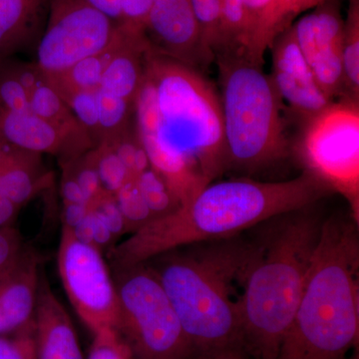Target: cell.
<instances>
[{"mask_svg":"<svg viewBox=\"0 0 359 359\" xmlns=\"http://www.w3.org/2000/svg\"><path fill=\"white\" fill-rule=\"evenodd\" d=\"M133 106L151 168L182 205L228 171L221 99L204 72L151 48Z\"/></svg>","mask_w":359,"mask_h":359,"instance_id":"obj_1","label":"cell"},{"mask_svg":"<svg viewBox=\"0 0 359 359\" xmlns=\"http://www.w3.org/2000/svg\"><path fill=\"white\" fill-rule=\"evenodd\" d=\"M332 194L302 170L297 178L212 182L178 211L150 222L108 252L111 268L143 264L168 250L233 237L271 218L318 204Z\"/></svg>","mask_w":359,"mask_h":359,"instance_id":"obj_2","label":"cell"},{"mask_svg":"<svg viewBox=\"0 0 359 359\" xmlns=\"http://www.w3.org/2000/svg\"><path fill=\"white\" fill-rule=\"evenodd\" d=\"M241 235L184 245L146 262L176 311L193 355L243 349L240 302L256 257Z\"/></svg>","mask_w":359,"mask_h":359,"instance_id":"obj_3","label":"cell"},{"mask_svg":"<svg viewBox=\"0 0 359 359\" xmlns=\"http://www.w3.org/2000/svg\"><path fill=\"white\" fill-rule=\"evenodd\" d=\"M309 205L266 221L240 302L243 351L276 359L306 285L325 217Z\"/></svg>","mask_w":359,"mask_h":359,"instance_id":"obj_4","label":"cell"},{"mask_svg":"<svg viewBox=\"0 0 359 359\" xmlns=\"http://www.w3.org/2000/svg\"><path fill=\"white\" fill-rule=\"evenodd\" d=\"M358 221L325 219L299 306L276 359H346L358 346Z\"/></svg>","mask_w":359,"mask_h":359,"instance_id":"obj_5","label":"cell"},{"mask_svg":"<svg viewBox=\"0 0 359 359\" xmlns=\"http://www.w3.org/2000/svg\"><path fill=\"white\" fill-rule=\"evenodd\" d=\"M215 62L228 170L257 173L289 157L285 104L264 66L242 53L221 54Z\"/></svg>","mask_w":359,"mask_h":359,"instance_id":"obj_6","label":"cell"},{"mask_svg":"<svg viewBox=\"0 0 359 359\" xmlns=\"http://www.w3.org/2000/svg\"><path fill=\"white\" fill-rule=\"evenodd\" d=\"M117 289V332L135 359H188L193 355L169 297L147 263L111 268Z\"/></svg>","mask_w":359,"mask_h":359,"instance_id":"obj_7","label":"cell"},{"mask_svg":"<svg viewBox=\"0 0 359 359\" xmlns=\"http://www.w3.org/2000/svg\"><path fill=\"white\" fill-rule=\"evenodd\" d=\"M292 152L332 193L344 196L358 219L359 101L340 98L302 118Z\"/></svg>","mask_w":359,"mask_h":359,"instance_id":"obj_8","label":"cell"},{"mask_svg":"<svg viewBox=\"0 0 359 359\" xmlns=\"http://www.w3.org/2000/svg\"><path fill=\"white\" fill-rule=\"evenodd\" d=\"M57 266L71 306L92 334L117 330V289L104 254L93 245L80 242L69 229L62 226Z\"/></svg>","mask_w":359,"mask_h":359,"instance_id":"obj_9","label":"cell"},{"mask_svg":"<svg viewBox=\"0 0 359 359\" xmlns=\"http://www.w3.org/2000/svg\"><path fill=\"white\" fill-rule=\"evenodd\" d=\"M50 15L37 48L36 66L45 76L61 74L82 59L105 50L119 23L84 0H49Z\"/></svg>","mask_w":359,"mask_h":359,"instance_id":"obj_10","label":"cell"},{"mask_svg":"<svg viewBox=\"0 0 359 359\" xmlns=\"http://www.w3.org/2000/svg\"><path fill=\"white\" fill-rule=\"evenodd\" d=\"M295 40L325 95L332 101L347 96L342 62L344 18L340 0H327L292 25Z\"/></svg>","mask_w":359,"mask_h":359,"instance_id":"obj_11","label":"cell"},{"mask_svg":"<svg viewBox=\"0 0 359 359\" xmlns=\"http://www.w3.org/2000/svg\"><path fill=\"white\" fill-rule=\"evenodd\" d=\"M146 33L158 53L204 73L214 63L203 46L191 0H153Z\"/></svg>","mask_w":359,"mask_h":359,"instance_id":"obj_12","label":"cell"},{"mask_svg":"<svg viewBox=\"0 0 359 359\" xmlns=\"http://www.w3.org/2000/svg\"><path fill=\"white\" fill-rule=\"evenodd\" d=\"M269 51L271 81L283 102L287 103L299 119L316 114L332 102L321 90L302 55L292 26L276 37Z\"/></svg>","mask_w":359,"mask_h":359,"instance_id":"obj_13","label":"cell"},{"mask_svg":"<svg viewBox=\"0 0 359 359\" xmlns=\"http://www.w3.org/2000/svg\"><path fill=\"white\" fill-rule=\"evenodd\" d=\"M0 138L11 147L34 154L58 156L69 162L94 148L88 135H72L32 111L0 112Z\"/></svg>","mask_w":359,"mask_h":359,"instance_id":"obj_14","label":"cell"},{"mask_svg":"<svg viewBox=\"0 0 359 359\" xmlns=\"http://www.w3.org/2000/svg\"><path fill=\"white\" fill-rule=\"evenodd\" d=\"M39 256L23 249L20 257L0 275V314L6 335L33 328L41 271Z\"/></svg>","mask_w":359,"mask_h":359,"instance_id":"obj_15","label":"cell"},{"mask_svg":"<svg viewBox=\"0 0 359 359\" xmlns=\"http://www.w3.org/2000/svg\"><path fill=\"white\" fill-rule=\"evenodd\" d=\"M327 0H244L248 16L247 39L243 54L263 65L264 55L278 35L294 25L304 13Z\"/></svg>","mask_w":359,"mask_h":359,"instance_id":"obj_16","label":"cell"},{"mask_svg":"<svg viewBox=\"0 0 359 359\" xmlns=\"http://www.w3.org/2000/svg\"><path fill=\"white\" fill-rule=\"evenodd\" d=\"M37 359H85L69 313L43 275L34 316Z\"/></svg>","mask_w":359,"mask_h":359,"instance_id":"obj_17","label":"cell"},{"mask_svg":"<svg viewBox=\"0 0 359 359\" xmlns=\"http://www.w3.org/2000/svg\"><path fill=\"white\" fill-rule=\"evenodd\" d=\"M51 180L52 175L44 169L40 155L11 147L0 168V195L22 208L49 188Z\"/></svg>","mask_w":359,"mask_h":359,"instance_id":"obj_18","label":"cell"},{"mask_svg":"<svg viewBox=\"0 0 359 359\" xmlns=\"http://www.w3.org/2000/svg\"><path fill=\"white\" fill-rule=\"evenodd\" d=\"M47 0H0V59L27 39Z\"/></svg>","mask_w":359,"mask_h":359,"instance_id":"obj_19","label":"cell"},{"mask_svg":"<svg viewBox=\"0 0 359 359\" xmlns=\"http://www.w3.org/2000/svg\"><path fill=\"white\" fill-rule=\"evenodd\" d=\"M122 30V25L119 23V32L114 41L101 53L78 61L61 74L45 76L62 98L71 92L100 88L104 70L117 48L121 39Z\"/></svg>","mask_w":359,"mask_h":359,"instance_id":"obj_20","label":"cell"},{"mask_svg":"<svg viewBox=\"0 0 359 359\" xmlns=\"http://www.w3.org/2000/svg\"><path fill=\"white\" fill-rule=\"evenodd\" d=\"M29 110L67 133L90 136L46 77L30 92Z\"/></svg>","mask_w":359,"mask_h":359,"instance_id":"obj_21","label":"cell"},{"mask_svg":"<svg viewBox=\"0 0 359 359\" xmlns=\"http://www.w3.org/2000/svg\"><path fill=\"white\" fill-rule=\"evenodd\" d=\"M342 62L347 96L359 101V0H348L344 20Z\"/></svg>","mask_w":359,"mask_h":359,"instance_id":"obj_22","label":"cell"},{"mask_svg":"<svg viewBox=\"0 0 359 359\" xmlns=\"http://www.w3.org/2000/svg\"><path fill=\"white\" fill-rule=\"evenodd\" d=\"M247 30L248 16L244 0H221V44L216 57L221 54H243L247 39Z\"/></svg>","mask_w":359,"mask_h":359,"instance_id":"obj_23","label":"cell"},{"mask_svg":"<svg viewBox=\"0 0 359 359\" xmlns=\"http://www.w3.org/2000/svg\"><path fill=\"white\" fill-rule=\"evenodd\" d=\"M135 179L153 219L164 218L181 209L182 203L178 196L152 168H149Z\"/></svg>","mask_w":359,"mask_h":359,"instance_id":"obj_24","label":"cell"},{"mask_svg":"<svg viewBox=\"0 0 359 359\" xmlns=\"http://www.w3.org/2000/svg\"><path fill=\"white\" fill-rule=\"evenodd\" d=\"M98 142L110 141L129 128L130 109L133 103L98 89Z\"/></svg>","mask_w":359,"mask_h":359,"instance_id":"obj_25","label":"cell"},{"mask_svg":"<svg viewBox=\"0 0 359 359\" xmlns=\"http://www.w3.org/2000/svg\"><path fill=\"white\" fill-rule=\"evenodd\" d=\"M114 198L126 223L127 233H134L154 219L136 179L132 178L127 181L114 194Z\"/></svg>","mask_w":359,"mask_h":359,"instance_id":"obj_26","label":"cell"},{"mask_svg":"<svg viewBox=\"0 0 359 359\" xmlns=\"http://www.w3.org/2000/svg\"><path fill=\"white\" fill-rule=\"evenodd\" d=\"M93 153L104 192L114 195L127 181L134 178L107 142L97 144L93 148Z\"/></svg>","mask_w":359,"mask_h":359,"instance_id":"obj_27","label":"cell"},{"mask_svg":"<svg viewBox=\"0 0 359 359\" xmlns=\"http://www.w3.org/2000/svg\"><path fill=\"white\" fill-rule=\"evenodd\" d=\"M194 14L199 26L201 39L208 56L215 62L219 50V15L221 0H191Z\"/></svg>","mask_w":359,"mask_h":359,"instance_id":"obj_28","label":"cell"},{"mask_svg":"<svg viewBox=\"0 0 359 359\" xmlns=\"http://www.w3.org/2000/svg\"><path fill=\"white\" fill-rule=\"evenodd\" d=\"M98 90H79L63 97V100L77 121L81 124L91 138L98 142L99 104ZM97 145V144H96Z\"/></svg>","mask_w":359,"mask_h":359,"instance_id":"obj_29","label":"cell"},{"mask_svg":"<svg viewBox=\"0 0 359 359\" xmlns=\"http://www.w3.org/2000/svg\"><path fill=\"white\" fill-rule=\"evenodd\" d=\"M61 165L67 168L76 180L89 205L93 204L97 200L100 199L104 194H106L104 192L98 172H97L93 149L87 151L76 159L61 163Z\"/></svg>","mask_w":359,"mask_h":359,"instance_id":"obj_30","label":"cell"},{"mask_svg":"<svg viewBox=\"0 0 359 359\" xmlns=\"http://www.w3.org/2000/svg\"><path fill=\"white\" fill-rule=\"evenodd\" d=\"M105 142L112 146L116 154L134 178L151 168L145 148L142 145L136 133L132 134L129 128L112 140Z\"/></svg>","mask_w":359,"mask_h":359,"instance_id":"obj_31","label":"cell"},{"mask_svg":"<svg viewBox=\"0 0 359 359\" xmlns=\"http://www.w3.org/2000/svg\"><path fill=\"white\" fill-rule=\"evenodd\" d=\"M29 111V96L9 66L0 68V112Z\"/></svg>","mask_w":359,"mask_h":359,"instance_id":"obj_32","label":"cell"},{"mask_svg":"<svg viewBox=\"0 0 359 359\" xmlns=\"http://www.w3.org/2000/svg\"><path fill=\"white\" fill-rule=\"evenodd\" d=\"M93 335L86 359H135L117 330H103Z\"/></svg>","mask_w":359,"mask_h":359,"instance_id":"obj_33","label":"cell"},{"mask_svg":"<svg viewBox=\"0 0 359 359\" xmlns=\"http://www.w3.org/2000/svg\"><path fill=\"white\" fill-rule=\"evenodd\" d=\"M0 359H37L34 325L20 334L0 337Z\"/></svg>","mask_w":359,"mask_h":359,"instance_id":"obj_34","label":"cell"},{"mask_svg":"<svg viewBox=\"0 0 359 359\" xmlns=\"http://www.w3.org/2000/svg\"><path fill=\"white\" fill-rule=\"evenodd\" d=\"M92 210L100 218L104 224L109 229L115 240L119 241L126 235L127 228L121 211L118 207L114 195L104 194L100 199L91 205Z\"/></svg>","mask_w":359,"mask_h":359,"instance_id":"obj_35","label":"cell"},{"mask_svg":"<svg viewBox=\"0 0 359 359\" xmlns=\"http://www.w3.org/2000/svg\"><path fill=\"white\" fill-rule=\"evenodd\" d=\"M25 248L22 238L15 229L0 230V275L20 257Z\"/></svg>","mask_w":359,"mask_h":359,"instance_id":"obj_36","label":"cell"},{"mask_svg":"<svg viewBox=\"0 0 359 359\" xmlns=\"http://www.w3.org/2000/svg\"><path fill=\"white\" fill-rule=\"evenodd\" d=\"M152 6L153 0H120L121 22L146 30Z\"/></svg>","mask_w":359,"mask_h":359,"instance_id":"obj_37","label":"cell"},{"mask_svg":"<svg viewBox=\"0 0 359 359\" xmlns=\"http://www.w3.org/2000/svg\"><path fill=\"white\" fill-rule=\"evenodd\" d=\"M63 175L61 180V195L63 203H75V204H87L84 194L80 188L73 175L65 166H62Z\"/></svg>","mask_w":359,"mask_h":359,"instance_id":"obj_38","label":"cell"},{"mask_svg":"<svg viewBox=\"0 0 359 359\" xmlns=\"http://www.w3.org/2000/svg\"><path fill=\"white\" fill-rule=\"evenodd\" d=\"M91 205L63 203L62 226L73 230L87 216Z\"/></svg>","mask_w":359,"mask_h":359,"instance_id":"obj_39","label":"cell"},{"mask_svg":"<svg viewBox=\"0 0 359 359\" xmlns=\"http://www.w3.org/2000/svg\"><path fill=\"white\" fill-rule=\"evenodd\" d=\"M21 208L0 195V230L13 228Z\"/></svg>","mask_w":359,"mask_h":359,"instance_id":"obj_40","label":"cell"},{"mask_svg":"<svg viewBox=\"0 0 359 359\" xmlns=\"http://www.w3.org/2000/svg\"><path fill=\"white\" fill-rule=\"evenodd\" d=\"M84 1L114 22H121L120 0H84Z\"/></svg>","mask_w":359,"mask_h":359,"instance_id":"obj_41","label":"cell"},{"mask_svg":"<svg viewBox=\"0 0 359 359\" xmlns=\"http://www.w3.org/2000/svg\"><path fill=\"white\" fill-rule=\"evenodd\" d=\"M188 359H249L243 349L229 348L214 353L195 354Z\"/></svg>","mask_w":359,"mask_h":359,"instance_id":"obj_42","label":"cell"},{"mask_svg":"<svg viewBox=\"0 0 359 359\" xmlns=\"http://www.w3.org/2000/svg\"><path fill=\"white\" fill-rule=\"evenodd\" d=\"M11 150V146L0 138V168L4 166V162H6L7 157H8Z\"/></svg>","mask_w":359,"mask_h":359,"instance_id":"obj_43","label":"cell"},{"mask_svg":"<svg viewBox=\"0 0 359 359\" xmlns=\"http://www.w3.org/2000/svg\"><path fill=\"white\" fill-rule=\"evenodd\" d=\"M346 359H358V353L353 354V355L351 356V358H346Z\"/></svg>","mask_w":359,"mask_h":359,"instance_id":"obj_44","label":"cell"}]
</instances>
